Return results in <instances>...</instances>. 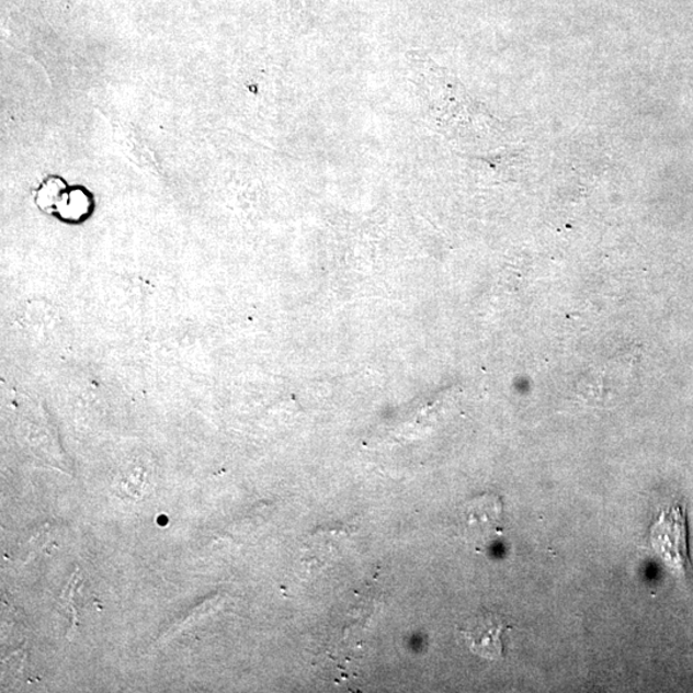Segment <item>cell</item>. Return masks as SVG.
<instances>
[{"label":"cell","instance_id":"7a4b0ae2","mask_svg":"<svg viewBox=\"0 0 693 693\" xmlns=\"http://www.w3.org/2000/svg\"><path fill=\"white\" fill-rule=\"evenodd\" d=\"M508 629L499 615L484 614L473 617L459 633L474 654L496 660L503 655V635Z\"/></svg>","mask_w":693,"mask_h":693},{"label":"cell","instance_id":"6da1fadb","mask_svg":"<svg viewBox=\"0 0 693 693\" xmlns=\"http://www.w3.org/2000/svg\"><path fill=\"white\" fill-rule=\"evenodd\" d=\"M651 544L662 561L678 575L691 570L685 512L674 504L660 512L651 529Z\"/></svg>","mask_w":693,"mask_h":693}]
</instances>
